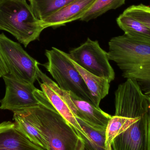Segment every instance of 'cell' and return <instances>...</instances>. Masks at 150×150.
<instances>
[{"instance_id":"22","label":"cell","mask_w":150,"mask_h":150,"mask_svg":"<svg viewBox=\"0 0 150 150\" xmlns=\"http://www.w3.org/2000/svg\"><path fill=\"white\" fill-rule=\"evenodd\" d=\"M9 74L8 69L4 63L3 58L2 56L1 53L0 51V77H2L3 76Z\"/></svg>"},{"instance_id":"1","label":"cell","mask_w":150,"mask_h":150,"mask_svg":"<svg viewBox=\"0 0 150 150\" xmlns=\"http://www.w3.org/2000/svg\"><path fill=\"white\" fill-rule=\"evenodd\" d=\"M115 115L129 118L127 127L113 140L112 150H148L149 96L128 79L115 93Z\"/></svg>"},{"instance_id":"7","label":"cell","mask_w":150,"mask_h":150,"mask_svg":"<svg viewBox=\"0 0 150 150\" xmlns=\"http://www.w3.org/2000/svg\"><path fill=\"white\" fill-rule=\"evenodd\" d=\"M69 57L89 73L107 79L114 80L115 74L110 65L108 53L100 47L98 41L88 38L81 45L71 50Z\"/></svg>"},{"instance_id":"21","label":"cell","mask_w":150,"mask_h":150,"mask_svg":"<svg viewBox=\"0 0 150 150\" xmlns=\"http://www.w3.org/2000/svg\"><path fill=\"white\" fill-rule=\"evenodd\" d=\"M81 139L76 150H107L95 145L91 140L81 136Z\"/></svg>"},{"instance_id":"5","label":"cell","mask_w":150,"mask_h":150,"mask_svg":"<svg viewBox=\"0 0 150 150\" xmlns=\"http://www.w3.org/2000/svg\"><path fill=\"white\" fill-rule=\"evenodd\" d=\"M45 54L47 62L43 66L60 88L94 105L90 91L68 53L53 47L46 50Z\"/></svg>"},{"instance_id":"23","label":"cell","mask_w":150,"mask_h":150,"mask_svg":"<svg viewBox=\"0 0 150 150\" xmlns=\"http://www.w3.org/2000/svg\"><path fill=\"white\" fill-rule=\"evenodd\" d=\"M149 124H148V150H150V95L149 96Z\"/></svg>"},{"instance_id":"12","label":"cell","mask_w":150,"mask_h":150,"mask_svg":"<svg viewBox=\"0 0 150 150\" xmlns=\"http://www.w3.org/2000/svg\"><path fill=\"white\" fill-rule=\"evenodd\" d=\"M0 150H45L33 143L18 130L15 122L0 123Z\"/></svg>"},{"instance_id":"20","label":"cell","mask_w":150,"mask_h":150,"mask_svg":"<svg viewBox=\"0 0 150 150\" xmlns=\"http://www.w3.org/2000/svg\"><path fill=\"white\" fill-rule=\"evenodd\" d=\"M76 120L83 130L95 145L99 148L106 149L105 146V131L97 130L90 127L79 118H76Z\"/></svg>"},{"instance_id":"6","label":"cell","mask_w":150,"mask_h":150,"mask_svg":"<svg viewBox=\"0 0 150 150\" xmlns=\"http://www.w3.org/2000/svg\"><path fill=\"white\" fill-rule=\"evenodd\" d=\"M0 51L9 74L18 80L34 83L38 80L39 63L18 43L0 34Z\"/></svg>"},{"instance_id":"2","label":"cell","mask_w":150,"mask_h":150,"mask_svg":"<svg viewBox=\"0 0 150 150\" xmlns=\"http://www.w3.org/2000/svg\"><path fill=\"white\" fill-rule=\"evenodd\" d=\"M34 94L39 101L35 106L13 112L22 116L44 137L48 150H76L81 137L56 111L41 90Z\"/></svg>"},{"instance_id":"15","label":"cell","mask_w":150,"mask_h":150,"mask_svg":"<svg viewBox=\"0 0 150 150\" xmlns=\"http://www.w3.org/2000/svg\"><path fill=\"white\" fill-rule=\"evenodd\" d=\"M37 18L42 20L75 0H28Z\"/></svg>"},{"instance_id":"11","label":"cell","mask_w":150,"mask_h":150,"mask_svg":"<svg viewBox=\"0 0 150 150\" xmlns=\"http://www.w3.org/2000/svg\"><path fill=\"white\" fill-rule=\"evenodd\" d=\"M70 97L76 108V118L100 131H106L107 126L112 115L102 111L93 104L70 92Z\"/></svg>"},{"instance_id":"9","label":"cell","mask_w":150,"mask_h":150,"mask_svg":"<svg viewBox=\"0 0 150 150\" xmlns=\"http://www.w3.org/2000/svg\"><path fill=\"white\" fill-rule=\"evenodd\" d=\"M5 84V95L0 100V110L14 112L38 105L34 94V83L17 79L9 74L2 77Z\"/></svg>"},{"instance_id":"8","label":"cell","mask_w":150,"mask_h":150,"mask_svg":"<svg viewBox=\"0 0 150 150\" xmlns=\"http://www.w3.org/2000/svg\"><path fill=\"white\" fill-rule=\"evenodd\" d=\"M38 78L40 79L41 91L56 111L66 120L79 137L90 140L76 120V108L71 99L70 92L64 91L45 74L38 69Z\"/></svg>"},{"instance_id":"10","label":"cell","mask_w":150,"mask_h":150,"mask_svg":"<svg viewBox=\"0 0 150 150\" xmlns=\"http://www.w3.org/2000/svg\"><path fill=\"white\" fill-rule=\"evenodd\" d=\"M96 0H75L41 20L45 28H57L80 19Z\"/></svg>"},{"instance_id":"3","label":"cell","mask_w":150,"mask_h":150,"mask_svg":"<svg viewBox=\"0 0 150 150\" xmlns=\"http://www.w3.org/2000/svg\"><path fill=\"white\" fill-rule=\"evenodd\" d=\"M109 60L116 63L126 79L138 85L150 95V40L135 39L127 35L112 38L108 42Z\"/></svg>"},{"instance_id":"16","label":"cell","mask_w":150,"mask_h":150,"mask_svg":"<svg viewBox=\"0 0 150 150\" xmlns=\"http://www.w3.org/2000/svg\"><path fill=\"white\" fill-rule=\"evenodd\" d=\"M13 120L17 128L33 143L45 150H48L46 141L39 131L21 115L13 113Z\"/></svg>"},{"instance_id":"19","label":"cell","mask_w":150,"mask_h":150,"mask_svg":"<svg viewBox=\"0 0 150 150\" xmlns=\"http://www.w3.org/2000/svg\"><path fill=\"white\" fill-rule=\"evenodd\" d=\"M123 12L150 29V6L142 4L132 5L127 8Z\"/></svg>"},{"instance_id":"18","label":"cell","mask_w":150,"mask_h":150,"mask_svg":"<svg viewBox=\"0 0 150 150\" xmlns=\"http://www.w3.org/2000/svg\"><path fill=\"white\" fill-rule=\"evenodd\" d=\"M125 116H112L108 122L105 131V146L107 150H112L111 144L115 138L120 134L128 121Z\"/></svg>"},{"instance_id":"14","label":"cell","mask_w":150,"mask_h":150,"mask_svg":"<svg viewBox=\"0 0 150 150\" xmlns=\"http://www.w3.org/2000/svg\"><path fill=\"white\" fill-rule=\"evenodd\" d=\"M116 22L125 35L135 39L150 40V29L130 16L122 12Z\"/></svg>"},{"instance_id":"4","label":"cell","mask_w":150,"mask_h":150,"mask_svg":"<svg viewBox=\"0 0 150 150\" xmlns=\"http://www.w3.org/2000/svg\"><path fill=\"white\" fill-rule=\"evenodd\" d=\"M45 28L26 0H0V30L13 35L26 47Z\"/></svg>"},{"instance_id":"13","label":"cell","mask_w":150,"mask_h":150,"mask_svg":"<svg viewBox=\"0 0 150 150\" xmlns=\"http://www.w3.org/2000/svg\"><path fill=\"white\" fill-rule=\"evenodd\" d=\"M70 59L81 75L90 91L93 104L97 107L100 108V103L101 100L104 99L109 92L110 82L104 78L89 73L79 67L71 59Z\"/></svg>"},{"instance_id":"17","label":"cell","mask_w":150,"mask_h":150,"mask_svg":"<svg viewBox=\"0 0 150 150\" xmlns=\"http://www.w3.org/2000/svg\"><path fill=\"white\" fill-rule=\"evenodd\" d=\"M127 0H96L80 19L88 22L111 10L115 9L124 4Z\"/></svg>"}]
</instances>
